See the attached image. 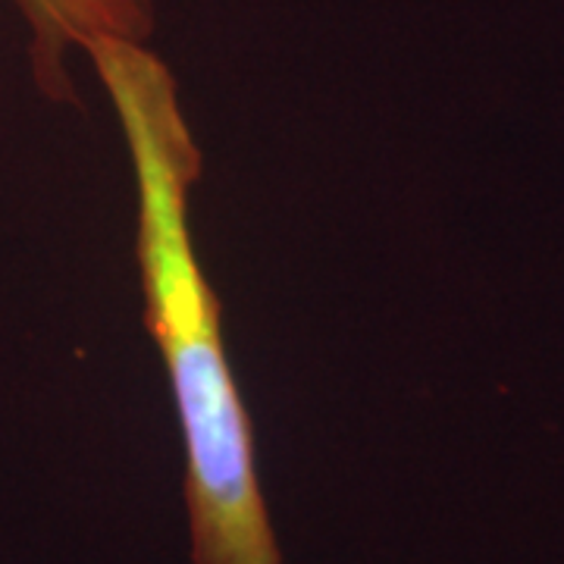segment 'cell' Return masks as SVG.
<instances>
[{
    "label": "cell",
    "instance_id": "1",
    "mask_svg": "<svg viewBox=\"0 0 564 564\" xmlns=\"http://www.w3.org/2000/svg\"><path fill=\"white\" fill-rule=\"evenodd\" d=\"M82 54L113 104L135 176L144 321L180 417L192 564H282L254 430L223 345L220 299L192 236V188L202 180L204 154L180 82L151 41L98 39Z\"/></svg>",
    "mask_w": 564,
    "mask_h": 564
},
{
    "label": "cell",
    "instance_id": "2",
    "mask_svg": "<svg viewBox=\"0 0 564 564\" xmlns=\"http://www.w3.org/2000/svg\"><path fill=\"white\" fill-rule=\"evenodd\" d=\"M29 25V57L39 88L54 101L73 98L69 57L98 39L151 41L154 0H13Z\"/></svg>",
    "mask_w": 564,
    "mask_h": 564
}]
</instances>
